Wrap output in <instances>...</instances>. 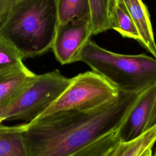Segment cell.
<instances>
[{
  "label": "cell",
  "mask_w": 156,
  "mask_h": 156,
  "mask_svg": "<svg viewBox=\"0 0 156 156\" xmlns=\"http://www.w3.org/2000/svg\"><path fill=\"white\" fill-rule=\"evenodd\" d=\"M79 61L121 93H140L156 82V58L145 54L116 53L89 40L81 51Z\"/></svg>",
  "instance_id": "cell-3"
},
{
  "label": "cell",
  "mask_w": 156,
  "mask_h": 156,
  "mask_svg": "<svg viewBox=\"0 0 156 156\" xmlns=\"http://www.w3.org/2000/svg\"><path fill=\"white\" fill-rule=\"evenodd\" d=\"M156 142V124L138 137L125 142L121 141L112 156H140L152 148Z\"/></svg>",
  "instance_id": "cell-12"
},
{
  "label": "cell",
  "mask_w": 156,
  "mask_h": 156,
  "mask_svg": "<svg viewBox=\"0 0 156 156\" xmlns=\"http://www.w3.org/2000/svg\"><path fill=\"white\" fill-rule=\"evenodd\" d=\"M35 76L25 65L0 70V110L9 105Z\"/></svg>",
  "instance_id": "cell-8"
},
{
  "label": "cell",
  "mask_w": 156,
  "mask_h": 156,
  "mask_svg": "<svg viewBox=\"0 0 156 156\" xmlns=\"http://www.w3.org/2000/svg\"><path fill=\"white\" fill-rule=\"evenodd\" d=\"M152 156H156V150L155 151V152H154V153L152 154Z\"/></svg>",
  "instance_id": "cell-20"
},
{
  "label": "cell",
  "mask_w": 156,
  "mask_h": 156,
  "mask_svg": "<svg viewBox=\"0 0 156 156\" xmlns=\"http://www.w3.org/2000/svg\"><path fill=\"white\" fill-rule=\"evenodd\" d=\"M17 0H0V20Z\"/></svg>",
  "instance_id": "cell-18"
},
{
  "label": "cell",
  "mask_w": 156,
  "mask_h": 156,
  "mask_svg": "<svg viewBox=\"0 0 156 156\" xmlns=\"http://www.w3.org/2000/svg\"><path fill=\"white\" fill-rule=\"evenodd\" d=\"M155 124H156V95H155L153 106H152V108L150 115H149V118L148 121L146 124V130L151 128Z\"/></svg>",
  "instance_id": "cell-17"
},
{
  "label": "cell",
  "mask_w": 156,
  "mask_h": 156,
  "mask_svg": "<svg viewBox=\"0 0 156 156\" xmlns=\"http://www.w3.org/2000/svg\"><path fill=\"white\" fill-rule=\"evenodd\" d=\"M109 12L111 29L140 43L139 33L122 0H110Z\"/></svg>",
  "instance_id": "cell-11"
},
{
  "label": "cell",
  "mask_w": 156,
  "mask_h": 156,
  "mask_svg": "<svg viewBox=\"0 0 156 156\" xmlns=\"http://www.w3.org/2000/svg\"><path fill=\"white\" fill-rule=\"evenodd\" d=\"M120 142L116 131L102 137L71 156H112Z\"/></svg>",
  "instance_id": "cell-15"
},
{
  "label": "cell",
  "mask_w": 156,
  "mask_h": 156,
  "mask_svg": "<svg viewBox=\"0 0 156 156\" xmlns=\"http://www.w3.org/2000/svg\"><path fill=\"white\" fill-rule=\"evenodd\" d=\"M19 51L0 35V70L24 65Z\"/></svg>",
  "instance_id": "cell-16"
},
{
  "label": "cell",
  "mask_w": 156,
  "mask_h": 156,
  "mask_svg": "<svg viewBox=\"0 0 156 156\" xmlns=\"http://www.w3.org/2000/svg\"><path fill=\"white\" fill-rule=\"evenodd\" d=\"M156 95V82L142 91L131 112L118 130L121 141L133 140L146 131Z\"/></svg>",
  "instance_id": "cell-7"
},
{
  "label": "cell",
  "mask_w": 156,
  "mask_h": 156,
  "mask_svg": "<svg viewBox=\"0 0 156 156\" xmlns=\"http://www.w3.org/2000/svg\"><path fill=\"white\" fill-rule=\"evenodd\" d=\"M71 81V78L65 77L57 69L35 74L19 94L0 110V124L14 120L32 122L61 95Z\"/></svg>",
  "instance_id": "cell-4"
},
{
  "label": "cell",
  "mask_w": 156,
  "mask_h": 156,
  "mask_svg": "<svg viewBox=\"0 0 156 156\" xmlns=\"http://www.w3.org/2000/svg\"><path fill=\"white\" fill-rule=\"evenodd\" d=\"M152 148H149L145 151L140 156H152Z\"/></svg>",
  "instance_id": "cell-19"
},
{
  "label": "cell",
  "mask_w": 156,
  "mask_h": 156,
  "mask_svg": "<svg viewBox=\"0 0 156 156\" xmlns=\"http://www.w3.org/2000/svg\"><path fill=\"white\" fill-rule=\"evenodd\" d=\"M138 30L140 43L156 58V43L146 5L142 0H122Z\"/></svg>",
  "instance_id": "cell-9"
},
{
  "label": "cell",
  "mask_w": 156,
  "mask_h": 156,
  "mask_svg": "<svg viewBox=\"0 0 156 156\" xmlns=\"http://www.w3.org/2000/svg\"><path fill=\"white\" fill-rule=\"evenodd\" d=\"M91 9V34L96 35L111 29L110 0H89Z\"/></svg>",
  "instance_id": "cell-14"
},
{
  "label": "cell",
  "mask_w": 156,
  "mask_h": 156,
  "mask_svg": "<svg viewBox=\"0 0 156 156\" xmlns=\"http://www.w3.org/2000/svg\"><path fill=\"white\" fill-rule=\"evenodd\" d=\"M58 18L56 0H17L0 20V35L23 58L52 49Z\"/></svg>",
  "instance_id": "cell-2"
},
{
  "label": "cell",
  "mask_w": 156,
  "mask_h": 156,
  "mask_svg": "<svg viewBox=\"0 0 156 156\" xmlns=\"http://www.w3.org/2000/svg\"><path fill=\"white\" fill-rule=\"evenodd\" d=\"M91 20L75 18L58 23L52 49L62 64L79 61L81 51L91 35Z\"/></svg>",
  "instance_id": "cell-6"
},
{
  "label": "cell",
  "mask_w": 156,
  "mask_h": 156,
  "mask_svg": "<svg viewBox=\"0 0 156 156\" xmlns=\"http://www.w3.org/2000/svg\"><path fill=\"white\" fill-rule=\"evenodd\" d=\"M26 126L0 124V156H28L23 136Z\"/></svg>",
  "instance_id": "cell-10"
},
{
  "label": "cell",
  "mask_w": 156,
  "mask_h": 156,
  "mask_svg": "<svg viewBox=\"0 0 156 156\" xmlns=\"http://www.w3.org/2000/svg\"><path fill=\"white\" fill-rule=\"evenodd\" d=\"M140 93L119 92L99 107L63 110L26 123L23 136L27 155L71 156L118 131Z\"/></svg>",
  "instance_id": "cell-1"
},
{
  "label": "cell",
  "mask_w": 156,
  "mask_h": 156,
  "mask_svg": "<svg viewBox=\"0 0 156 156\" xmlns=\"http://www.w3.org/2000/svg\"><path fill=\"white\" fill-rule=\"evenodd\" d=\"M119 94L117 89L97 73H80L71 78L61 95L34 120L63 110L93 109L116 99Z\"/></svg>",
  "instance_id": "cell-5"
},
{
  "label": "cell",
  "mask_w": 156,
  "mask_h": 156,
  "mask_svg": "<svg viewBox=\"0 0 156 156\" xmlns=\"http://www.w3.org/2000/svg\"><path fill=\"white\" fill-rule=\"evenodd\" d=\"M56 3L60 23L75 18L91 20L89 0H56Z\"/></svg>",
  "instance_id": "cell-13"
}]
</instances>
